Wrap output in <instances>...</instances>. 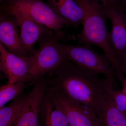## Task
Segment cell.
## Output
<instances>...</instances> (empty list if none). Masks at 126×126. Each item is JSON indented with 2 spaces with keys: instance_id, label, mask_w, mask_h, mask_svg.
Instances as JSON below:
<instances>
[{
  "instance_id": "e0dca14e",
  "label": "cell",
  "mask_w": 126,
  "mask_h": 126,
  "mask_svg": "<svg viewBox=\"0 0 126 126\" xmlns=\"http://www.w3.org/2000/svg\"><path fill=\"white\" fill-rule=\"evenodd\" d=\"M113 84L108 81L106 92L111 98L116 108L121 111L126 112V94L114 89Z\"/></svg>"
},
{
  "instance_id": "44dd1931",
  "label": "cell",
  "mask_w": 126,
  "mask_h": 126,
  "mask_svg": "<svg viewBox=\"0 0 126 126\" xmlns=\"http://www.w3.org/2000/svg\"><path fill=\"white\" fill-rule=\"evenodd\" d=\"M117 6L121 11L126 15V0H122Z\"/></svg>"
},
{
  "instance_id": "30bf717a",
  "label": "cell",
  "mask_w": 126,
  "mask_h": 126,
  "mask_svg": "<svg viewBox=\"0 0 126 126\" xmlns=\"http://www.w3.org/2000/svg\"><path fill=\"white\" fill-rule=\"evenodd\" d=\"M17 19L13 14L1 7L0 43L10 53L23 57L30 56L21 43Z\"/></svg>"
},
{
  "instance_id": "7a4b0ae2",
  "label": "cell",
  "mask_w": 126,
  "mask_h": 126,
  "mask_svg": "<svg viewBox=\"0 0 126 126\" xmlns=\"http://www.w3.org/2000/svg\"><path fill=\"white\" fill-rule=\"evenodd\" d=\"M82 10V30L78 37L79 45L96 46L110 59L112 67L119 68V61L109 39L105 10L101 3L95 0H75Z\"/></svg>"
},
{
  "instance_id": "7c38bea8",
  "label": "cell",
  "mask_w": 126,
  "mask_h": 126,
  "mask_svg": "<svg viewBox=\"0 0 126 126\" xmlns=\"http://www.w3.org/2000/svg\"><path fill=\"white\" fill-rule=\"evenodd\" d=\"M46 3L56 14L67 20L69 24L78 26L82 23V10L75 0H47Z\"/></svg>"
},
{
  "instance_id": "52a82bcc",
  "label": "cell",
  "mask_w": 126,
  "mask_h": 126,
  "mask_svg": "<svg viewBox=\"0 0 126 126\" xmlns=\"http://www.w3.org/2000/svg\"><path fill=\"white\" fill-rule=\"evenodd\" d=\"M34 20L58 34L62 38L61 30L67 20L58 15L43 0H10Z\"/></svg>"
},
{
  "instance_id": "277c9868",
  "label": "cell",
  "mask_w": 126,
  "mask_h": 126,
  "mask_svg": "<svg viewBox=\"0 0 126 126\" xmlns=\"http://www.w3.org/2000/svg\"><path fill=\"white\" fill-rule=\"evenodd\" d=\"M59 46L67 60L84 68L103 75L105 78L113 83L114 69L105 54H100L89 45H72L59 42Z\"/></svg>"
},
{
  "instance_id": "ac0fdd59",
  "label": "cell",
  "mask_w": 126,
  "mask_h": 126,
  "mask_svg": "<svg viewBox=\"0 0 126 126\" xmlns=\"http://www.w3.org/2000/svg\"><path fill=\"white\" fill-rule=\"evenodd\" d=\"M114 74L122 86L121 92L126 94V78L120 69L114 70Z\"/></svg>"
},
{
  "instance_id": "d6986e66",
  "label": "cell",
  "mask_w": 126,
  "mask_h": 126,
  "mask_svg": "<svg viewBox=\"0 0 126 126\" xmlns=\"http://www.w3.org/2000/svg\"><path fill=\"white\" fill-rule=\"evenodd\" d=\"M118 59L119 61V69L124 74H126V52Z\"/></svg>"
},
{
  "instance_id": "ffe728a7",
  "label": "cell",
  "mask_w": 126,
  "mask_h": 126,
  "mask_svg": "<svg viewBox=\"0 0 126 126\" xmlns=\"http://www.w3.org/2000/svg\"><path fill=\"white\" fill-rule=\"evenodd\" d=\"M95 0L101 2L102 4H105L107 2H110L116 6H117L118 5L122 0Z\"/></svg>"
},
{
  "instance_id": "7402d4cb",
  "label": "cell",
  "mask_w": 126,
  "mask_h": 126,
  "mask_svg": "<svg viewBox=\"0 0 126 126\" xmlns=\"http://www.w3.org/2000/svg\"><path fill=\"white\" fill-rule=\"evenodd\" d=\"M8 0H0V2L1 4H3L4 2H6Z\"/></svg>"
},
{
  "instance_id": "8fae6325",
  "label": "cell",
  "mask_w": 126,
  "mask_h": 126,
  "mask_svg": "<svg viewBox=\"0 0 126 126\" xmlns=\"http://www.w3.org/2000/svg\"><path fill=\"white\" fill-rule=\"evenodd\" d=\"M102 4L107 18L111 21L112 29L109 32V40L118 58L126 52V15L110 2Z\"/></svg>"
},
{
  "instance_id": "3957f363",
  "label": "cell",
  "mask_w": 126,
  "mask_h": 126,
  "mask_svg": "<svg viewBox=\"0 0 126 126\" xmlns=\"http://www.w3.org/2000/svg\"><path fill=\"white\" fill-rule=\"evenodd\" d=\"M61 39L58 34L50 30L39 40V48L32 55L31 67L25 82L26 85H34L67 60L59 47L58 41Z\"/></svg>"
},
{
  "instance_id": "4fadbf2b",
  "label": "cell",
  "mask_w": 126,
  "mask_h": 126,
  "mask_svg": "<svg viewBox=\"0 0 126 126\" xmlns=\"http://www.w3.org/2000/svg\"><path fill=\"white\" fill-rule=\"evenodd\" d=\"M39 126H69L65 115L56 107L46 91L41 105Z\"/></svg>"
},
{
  "instance_id": "5b68a950",
  "label": "cell",
  "mask_w": 126,
  "mask_h": 126,
  "mask_svg": "<svg viewBox=\"0 0 126 126\" xmlns=\"http://www.w3.org/2000/svg\"><path fill=\"white\" fill-rule=\"evenodd\" d=\"M46 92L56 107L65 115L69 126H101L92 108L70 99L55 88L47 86Z\"/></svg>"
},
{
  "instance_id": "9a60e30c",
  "label": "cell",
  "mask_w": 126,
  "mask_h": 126,
  "mask_svg": "<svg viewBox=\"0 0 126 126\" xmlns=\"http://www.w3.org/2000/svg\"><path fill=\"white\" fill-rule=\"evenodd\" d=\"M27 95L21 94L6 107L0 108V126H14Z\"/></svg>"
},
{
  "instance_id": "5bb4252c",
  "label": "cell",
  "mask_w": 126,
  "mask_h": 126,
  "mask_svg": "<svg viewBox=\"0 0 126 126\" xmlns=\"http://www.w3.org/2000/svg\"><path fill=\"white\" fill-rule=\"evenodd\" d=\"M101 126H126V112L119 111L107 93L102 107L97 115Z\"/></svg>"
},
{
  "instance_id": "ba28073f",
  "label": "cell",
  "mask_w": 126,
  "mask_h": 126,
  "mask_svg": "<svg viewBox=\"0 0 126 126\" xmlns=\"http://www.w3.org/2000/svg\"><path fill=\"white\" fill-rule=\"evenodd\" d=\"M0 69L9 83L25 82L32 62V55L23 57L9 52L0 43Z\"/></svg>"
},
{
  "instance_id": "8992f818",
  "label": "cell",
  "mask_w": 126,
  "mask_h": 126,
  "mask_svg": "<svg viewBox=\"0 0 126 126\" xmlns=\"http://www.w3.org/2000/svg\"><path fill=\"white\" fill-rule=\"evenodd\" d=\"M1 7L15 16L19 29L21 44L30 56L33 55L36 52L33 48L36 42L52 30L34 20L14 5L10 0L2 4Z\"/></svg>"
},
{
  "instance_id": "9c48e42d",
  "label": "cell",
  "mask_w": 126,
  "mask_h": 126,
  "mask_svg": "<svg viewBox=\"0 0 126 126\" xmlns=\"http://www.w3.org/2000/svg\"><path fill=\"white\" fill-rule=\"evenodd\" d=\"M46 87L45 81L43 80L34 84L25 98L14 126H39L40 110Z\"/></svg>"
},
{
  "instance_id": "2e32d148",
  "label": "cell",
  "mask_w": 126,
  "mask_h": 126,
  "mask_svg": "<svg viewBox=\"0 0 126 126\" xmlns=\"http://www.w3.org/2000/svg\"><path fill=\"white\" fill-rule=\"evenodd\" d=\"M27 87L24 82L16 83L7 82L0 88V108L4 106L11 100H12L23 93V91Z\"/></svg>"
},
{
  "instance_id": "6da1fadb",
  "label": "cell",
  "mask_w": 126,
  "mask_h": 126,
  "mask_svg": "<svg viewBox=\"0 0 126 126\" xmlns=\"http://www.w3.org/2000/svg\"><path fill=\"white\" fill-rule=\"evenodd\" d=\"M47 86L87 106L98 114L103 105L108 80L67 60L45 77Z\"/></svg>"
}]
</instances>
